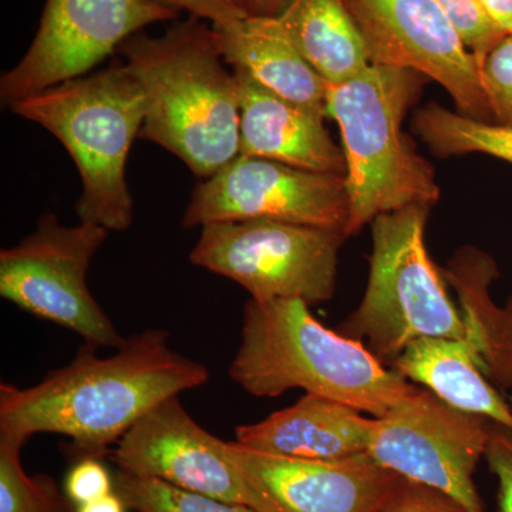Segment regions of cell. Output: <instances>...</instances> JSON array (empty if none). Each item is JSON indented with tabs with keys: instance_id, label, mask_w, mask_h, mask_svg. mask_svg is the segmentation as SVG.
Wrapping results in <instances>:
<instances>
[{
	"instance_id": "6da1fadb",
	"label": "cell",
	"mask_w": 512,
	"mask_h": 512,
	"mask_svg": "<svg viewBox=\"0 0 512 512\" xmlns=\"http://www.w3.org/2000/svg\"><path fill=\"white\" fill-rule=\"evenodd\" d=\"M97 350L83 343L35 386L0 384V434L23 443L62 434L77 458H101L157 404L210 380L207 367L171 348L164 329L134 333L109 357Z\"/></svg>"
},
{
	"instance_id": "7a4b0ae2",
	"label": "cell",
	"mask_w": 512,
	"mask_h": 512,
	"mask_svg": "<svg viewBox=\"0 0 512 512\" xmlns=\"http://www.w3.org/2000/svg\"><path fill=\"white\" fill-rule=\"evenodd\" d=\"M119 52L146 94L143 140L173 153L202 180L239 156L237 77L225 69L214 26L191 16L163 36L138 32Z\"/></svg>"
},
{
	"instance_id": "3957f363",
	"label": "cell",
	"mask_w": 512,
	"mask_h": 512,
	"mask_svg": "<svg viewBox=\"0 0 512 512\" xmlns=\"http://www.w3.org/2000/svg\"><path fill=\"white\" fill-rule=\"evenodd\" d=\"M229 377L255 397L301 389L375 419L419 389L363 343L323 326L299 299H249Z\"/></svg>"
},
{
	"instance_id": "277c9868",
	"label": "cell",
	"mask_w": 512,
	"mask_h": 512,
	"mask_svg": "<svg viewBox=\"0 0 512 512\" xmlns=\"http://www.w3.org/2000/svg\"><path fill=\"white\" fill-rule=\"evenodd\" d=\"M426 77L377 66L328 84L326 113L338 123L346 158L349 238L379 215L407 207L433 208L441 198L433 164L403 131Z\"/></svg>"
},
{
	"instance_id": "5b68a950",
	"label": "cell",
	"mask_w": 512,
	"mask_h": 512,
	"mask_svg": "<svg viewBox=\"0 0 512 512\" xmlns=\"http://www.w3.org/2000/svg\"><path fill=\"white\" fill-rule=\"evenodd\" d=\"M13 113L53 134L82 178L79 220L107 231L133 225L134 201L126 180L128 153L140 137L146 94L124 63L67 80L13 104Z\"/></svg>"
},
{
	"instance_id": "8992f818",
	"label": "cell",
	"mask_w": 512,
	"mask_h": 512,
	"mask_svg": "<svg viewBox=\"0 0 512 512\" xmlns=\"http://www.w3.org/2000/svg\"><path fill=\"white\" fill-rule=\"evenodd\" d=\"M430 208L407 207L373 220L369 278L339 332L390 366L421 338L466 340L460 309L426 247Z\"/></svg>"
},
{
	"instance_id": "52a82bcc",
	"label": "cell",
	"mask_w": 512,
	"mask_h": 512,
	"mask_svg": "<svg viewBox=\"0 0 512 512\" xmlns=\"http://www.w3.org/2000/svg\"><path fill=\"white\" fill-rule=\"evenodd\" d=\"M340 229L272 220L215 222L201 228L191 264L237 282L259 302L330 301L338 285Z\"/></svg>"
},
{
	"instance_id": "ba28073f",
	"label": "cell",
	"mask_w": 512,
	"mask_h": 512,
	"mask_svg": "<svg viewBox=\"0 0 512 512\" xmlns=\"http://www.w3.org/2000/svg\"><path fill=\"white\" fill-rule=\"evenodd\" d=\"M107 234L90 222L63 225L56 214L46 212L32 234L0 252V296L72 330L93 348L119 349L126 338L87 285L90 265Z\"/></svg>"
},
{
	"instance_id": "9c48e42d",
	"label": "cell",
	"mask_w": 512,
	"mask_h": 512,
	"mask_svg": "<svg viewBox=\"0 0 512 512\" xmlns=\"http://www.w3.org/2000/svg\"><path fill=\"white\" fill-rule=\"evenodd\" d=\"M488 421L419 387L375 419L367 454L397 476L444 491L471 512H484L474 473L487 447Z\"/></svg>"
},
{
	"instance_id": "30bf717a",
	"label": "cell",
	"mask_w": 512,
	"mask_h": 512,
	"mask_svg": "<svg viewBox=\"0 0 512 512\" xmlns=\"http://www.w3.org/2000/svg\"><path fill=\"white\" fill-rule=\"evenodd\" d=\"M249 220L340 229L348 234L346 177L238 156L195 187L183 227Z\"/></svg>"
},
{
	"instance_id": "8fae6325",
	"label": "cell",
	"mask_w": 512,
	"mask_h": 512,
	"mask_svg": "<svg viewBox=\"0 0 512 512\" xmlns=\"http://www.w3.org/2000/svg\"><path fill=\"white\" fill-rule=\"evenodd\" d=\"M180 13L153 0H47L26 55L0 79V99L12 107L89 73L124 42L153 23Z\"/></svg>"
},
{
	"instance_id": "7c38bea8",
	"label": "cell",
	"mask_w": 512,
	"mask_h": 512,
	"mask_svg": "<svg viewBox=\"0 0 512 512\" xmlns=\"http://www.w3.org/2000/svg\"><path fill=\"white\" fill-rule=\"evenodd\" d=\"M370 63L421 74L446 90L456 111L494 123L480 66L436 0H345Z\"/></svg>"
},
{
	"instance_id": "4fadbf2b",
	"label": "cell",
	"mask_w": 512,
	"mask_h": 512,
	"mask_svg": "<svg viewBox=\"0 0 512 512\" xmlns=\"http://www.w3.org/2000/svg\"><path fill=\"white\" fill-rule=\"evenodd\" d=\"M255 512H383L400 476L367 453L335 461L268 456L227 441Z\"/></svg>"
},
{
	"instance_id": "5bb4252c",
	"label": "cell",
	"mask_w": 512,
	"mask_h": 512,
	"mask_svg": "<svg viewBox=\"0 0 512 512\" xmlns=\"http://www.w3.org/2000/svg\"><path fill=\"white\" fill-rule=\"evenodd\" d=\"M119 470L247 505V488L227 441L202 429L178 396L144 414L111 451Z\"/></svg>"
},
{
	"instance_id": "9a60e30c",
	"label": "cell",
	"mask_w": 512,
	"mask_h": 512,
	"mask_svg": "<svg viewBox=\"0 0 512 512\" xmlns=\"http://www.w3.org/2000/svg\"><path fill=\"white\" fill-rule=\"evenodd\" d=\"M234 74L241 110L239 156L346 175L345 153L330 137L325 113L272 93L241 70Z\"/></svg>"
},
{
	"instance_id": "2e32d148",
	"label": "cell",
	"mask_w": 512,
	"mask_h": 512,
	"mask_svg": "<svg viewBox=\"0 0 512 512\" xmlns=\"http://www.w3.org/2000/svg\"><path fill=\"white\" fill-rule=\"evenodd\" d=\"M375 417L306 394L293 406L235 429L237 443L255 453L293 460L335 461L367 453Z\"/></svg>"
},
{
	"instance_id": "e0dca14e",
	"label": "cell",
	"mask_w": 512,
	"mask_h": 512,
	"mask_svg": "<svg viewBox=\"0 0 512 512\" xmlns=\"http://www.w3.org/2000/svg\"><path fill=\"white\" fill-rule=\"evenodd\" d=\"M225 62L272 93L326 113L328 83L306 62L278 16L249 15L214 26Z\"/></svg>"
},
{
	"instance_id": "ac0fdd59",
	"label": "cell",
	"mask_w": 512,
	"mask_h": 512,
	"mask_svg": "<svg viewBox=\"0 0 512 512\" xmlns=\"http://www.w3.org/2000/svg\"><path fill=\"white\" fill-rule=\"evenodd\" d=\"M456 292L466 342L484 375L498 390H512V296L498 305L491 286L500 278L497 261L474 245L454 251L441 269Z\"/></svg>"
},
{
	"instance_id": "d6986e66",
	"label": "cell",
	"mask_w": 512,
	"mask_h": 512,
	"mask_svg": "<svg viewBox=\"0 0 512 512\" xmlns=\"http://www.w3.org/2000/svg\"><path fill=\"white\" fill-rule=\"evenodd\" d=\"M390 367L409 382L436 394L448 406L512 429V407L484 375L466 340H414Z\"/></svg>"
},
{
	"instance_id": "ffe728a7",
	"label": "cell",
	"mask_w": 512,
	"mask_h": 512,
	"mask_svg": "<svg viewBox=\"0 0 512 512\" xmlns=\"http://www.w3.org/2000/svg\"><path fill=\"white\" fill-rule=\"evenodd\" d=\"M276 16L326 83L346 82L372 64L345 0H286Z\"/></svg>"
},
{
	"instance_id": "44dd1931",
	"label": "cell",
	"mask_w": 512,
	"mask_h": 512,
	"mask_svg": "<svg viewBox=\"0 0 512 512\" xmlns=\"http://www.w3.org/2000/svg\"><path fill=\"white\" fill-rule=\"evenodd\" d=\"M412 130L437 158L485 154L512 164V126L471 119L430 101L414 110Z\"/></svg>"
},
{
	"instance_id": "7402d4cb",
	"label": "cell",
	"mask_w": 512,
	"mask_h": 512,
	"mask_svg": "<svg viewBox=\"0 0 512 512\" xmlns=\"http://www.w3.org/2000/svg\"><path fill=\"white\" fill-rule=\"evenodd\" d=\"M23 446V441L0 434V512H72L73 504L53 478L25 473Z\"/></svg>"
},
{
	"instance_id": "603a6c76",
	"label": "cell",
	"mask_w": 512,
	"mask_h": 512,
	"mask_svg": "<svg viewBox=\"0 0 512 512\" xmlns=\"http://www.w3.org/2000/svg\"><path fill=\"white\" fill-rule=\"evenodd\" d=\"M114 491L128 510L136 512H255L248 505L227 503L121 470L114 477Z\"/></svg>"
},
{
	"instance_id": "cb8c5ba5",
	"label": "cell",
	"mask_w": 512,
	"mask_h": 512,
	"mask_svg": "<svg viewBox=\"0 0 512 512\" xmlns=\"http://www.w3.org/2000/svg\"><path fill=\"white\" fill-rule=\"evenodd\" d=\"M447 13L464 45L481 66L485 56L507 33L490 18L478 0H436Z\"/></svg>"
},
{
	"instance_id": "d4e9b609",
	"label": "cell",
	"mask_w": 512,
	"mask_h": 512,
	"mask_svg": "<svg viewBox=\"0 0 512 512\" xmlns=\"http://www.w3.org/2000/svg\"><path fill=\"white\" fill-rule=\"evenodd\" d=\"M480 73L494 123L512 126V35H505L488 52Z\"/></svg>"
},
{
	"instance_id": "484cf974",
	"label": "cell",
	"mask_w": 512,
	"mask_h": 512,
	"mask_svg": "<svg viewBox=\"0 0 512 512\" xmlns=\"http://www.w3.org/2000/svg\"><path fill=\"white\" fill-rule=\"evenodd\" d=\"M383 512H471L460 501L437 490L407 478L400 477L393 488Z\"/></svg>"
},
{
	"instance_id": "4316f807",
	"label": "cell",
	"mask_w": 512,
	"mask_h": 512,
	"mask_svg": "<svg viewBox=\"0 0 512 512\" xmlns=\"http://www.w3.org/2000/svg\"><path fill=\"white\" fill-rule=\"evenodd\" d=\"M111 493H114V478L100 458H79L64 480V494L74 507L92 503Z\"/></svg>"
},
{
	"instance_id": "83f0119b",
	"label": "cell",
	"mask_w": 512,
	"mask_h": 512,
	"mask_svg": "<svg viewBox=\"0 0 512 512\" xmlns=\"http://www.w3.org/2000/svg\"><path fill=\"white\" fill-rule=\"evenodd\" d=\"M484 458L497 478L501 512H512V429L488 421V441Z\"/></svg>"
},
{
	"instance_id": "f1b7e54d",
	"label": "cell",
	"mask_w": 512,
	"mask_h": 512,
	"mask_svg": "<svg viewBox=\"0 0 512 512\" xmlns=\"http://www.w3.org/2000/svg\"><path fill=\"white\" fill-rule=\"evenodd\" d=\"M164 8L191 13L198 19L210 20L212 26H225L251 15L245 0H153Z\"/></svg>"
},
{
	"instance_id": "f546056e",
	"label": "cell",
	"mask_w": 512,
	"mask_h": 512,
	"mask_svg": "<svg viewBox=\"0 0 512 512\" xmlns=\"http://www.w3.org/2000/svg\"><path fill=\"white\" fill-rule=\"evenodd\" d=\"M478 2L507 35H512V0H478Z\"/></svg>"
},
{
	"instance_id": "4dcf8cb0",
	"label": "cell",
	"mask_w": 512,
	"mask_h": 512,
	"mask_svg": "<svg viewBox=\"0 0 512 512\" xmlns=\"http://www.w3.org/2000/svg\"><path fill=\"white\" fill-rule=\"evenodd\" d=\"M127 510L126 503H124L120 495L114 491V493L99 498V500L92 501V503L79 505L74 512H126Z\"/></svg>"
},
{
	"instance_id": "1f68e13d",
	"label": "cell",
	"mask_w": 512,
	"mask_h": 512,
	"mask_svg": "<svg viewBox=\"0 0 512 512\" xmlns=\"http://www.w3.org/2000/svg\"><path fill=\"white\" fill-rule=\"evenodd\" d=\"M251 15L276 16L284 8L286 0H245Z\"/></svg>"
}]
</instances>
